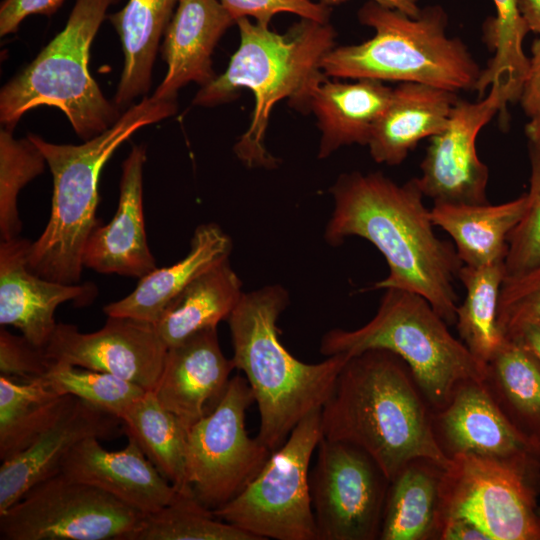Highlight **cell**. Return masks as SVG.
<instances>
[{
    "label": "cell",
    "mask_w": 540,
    "mask_h": 540,
    "mask_svg": "<svg viewBox=\"0 0 540 540\" xmlns=\"http://www.w3.org/2000/svg\"><path fill=\"white\" fill-rule=\"evenodd\" d=\"M505 263L473 267L462 265L458 279L466 296L456 310V326L463 344L486 364L504 337L497 324L499 296L505 279Z\"/></svg>",
    "instance_id": "33"
},
{
    "label": "cell",
    "mask_w": 540,
    "mask_h": 540,
    "mask_svg": "<svg viewBox=\"0 0 540 540\" xmlns=\"http://www.w3.org/2000/svg\"><path fill=\"white\" fill-rule=\"evenodd\" d=\"M443 467L415 459L389 482L381 540L437 539L439 489Z\"/></svg>",
    "instance_id": "29"
},
{
    "label": "cell",
    "mask_w": 540,
    "mask_h": 540,
    "mask_svg": "<svg viewBox=\"0 0 540 540\" xmlns=\"http://www.w3.org/2000/svg\"><path fill=\"white\" fill-rule=\"evenodd\" d=\"M539 493V484L507 464L456 454L441 476L437 533L443 520L463 518L489 540H540Z\"/></svg>",
    "instance_id": "12"
},
{
    "label": "cell",
    "mask_w": 540,
    "mask_h": 540,
    "mask_svg": "<svg viewBox=\"0 0 540 540\" xmlns=\"http://www.w3.org/2000/svg\"><path fill=\"white\" fill-rule=\"evenodd\" d=\"M526 201L525 193L498 205L437 202L430 218L434 226L452 237L463 265L505 263L508 236L520 220Z\"/></svg>",
    "instance_id": "26"
},
{
    "label": "cell",
    "mask_w": 540,
    "mask_h": 540,
    "mask_svg": "<svg viewBox=\"0 0 540 540\" xmlns=\"http://www.w3.org/2000/svg\"><path fill=\"white\" fill-rule=\"evenodd\" d=\"M496 15L486 21L484 31L494 56L482 70L475 90L480 95L491 86L501 91L505 102L519 100L527 75L529 58L523 40L530 31L520 13L517 0H493Z\"/></svg>",
    "instance_id": "34"
},
{
    "label": "cell",
    "mask_w": 540,
    "mask_h": 540,
    "mask_svg": "<svg viewBox=\"0 0 540 540\" xmlns=\"http://www.w3.org/2000/svg\"><path fill=\"white\" fill-rule=\"evenodd\" d=\"M458 98L456 93L426 84L404 82L392 90L368 143L374 161L401 164L425 139L447 125Z\"/></svg>",
    "instance_id": "23"
},
{
    "label": "cell",
    "mask_w": 540,
    "mask_h": 540,
    "mask_svg": "<svg viewBox=\"0 0 540 540\" xmlns=\"http://www.w3.org/2000/svg\"><path fill=\"white\" fill-rule=\"evenodd\" d=\"M432 425L446 457L464 453L493 459L540 485V446L508 420L483 381L459 383L448 403L432 411Z\"/></svg>",
    "instance_id": "14"
},
{
    "label": "cell",
    "mask_w": 540,
    "mask_h": 540,
    "mask_svg": "<svg viewBox=\"0 0 540 540\" xmlns=\"http://www.w3.org/2000/svg\"><path fill=\"white\" fill-rule=\"evenodd\" d=\"M507 103L496 86L477 102L457 100L446 127L430 138L416 178L424 196L434 203L485 204L489 169L478 157L479 131L503 112Z\"/></svg>",
    "instance_id": "15"
},
{
    "label": "cell",
    "mask_w": 540,
    "mask_h": 540,
    "mask_svg": "<svg viewBox=\"0 0 540 540\" xmlns=\"http://www.w3.org/2000/svg\"><path fill=\"white\" fill-rule=\"evenodd\" d=\"M322 437L320 409L304 417L257 476L214 515L257 540H318L309 465Z\"/></svg>",
    "instance_id": "9"
},
{
    "label": "cell",
    "mask_w": 540,
    "mask_h": 540,
    "mask_svg": "<svg viewBox=\"0 0 540 540\" xmlns=\"http://www.w3.org/2000/svg\"><path fill=\"white\" fill-rule=\"evenodd\" d=\"M529 157L530 186L525 210L508 236L506 276L518 275L540 265V148L529 144Z\"/></svg>",
    "instance_id": "38"
},
{
    "label": "cell",
    "mask_w": 540,
    "mask_h": 540,
    "mask_svg": "<svg viewBox=\"0 0 540 540\" xmlns=\"http://www.w3.org/2000/svg\"><path fill=\"white\" fill-rule=\"evenodd\" d=\"M383 349L408 366L431 410L450 400L457 385L483 381L486 364L473 356L448 330L447 323L419 294L388 288L375 316L355 330L332 329L321 340L320 352L357 355Z\"/></svg>",
    "instance_id": "8"
},
{
    "label": "cell",
    "mask_w": 540,
    "mask_h": 540,
    "mask_svg": "<svg viewBox=\"0 0 540 540\" xmlns=\"http://www.w3.org/2000/svg\"><path fill=\"white\" fill-rule=\"evenodd\" d=\"M179 0H128L107 19L117 32L123 52V68L113 102L121 109L151 87L152 70L160 41Z\"/></svg>",
    "instance_id": "27"
},
{
    "label": "cell",
    "mask_w": 540,
    "mask_h": 540,
    "mask_svg": "<svg viewBox=\"0 0 540 540\" xmlns=\"http://www.w3.org/2000/svg\"><path fill=\"white\" fill-rule=\"evenodd\" d=\"M31 241L21 237L0 243V324L19 329L33 345L43 348L55 327L56 308L65 302L91 303L92 283L64 284L35 274L28 267Z\"/></svg>",
    "instance_id": "18"
},
{
    "label": "cell",
    "mask_w": 540,
    "mask_h": 540,
    "mask_svg": "<svg viewBox=\"0 0 540 540\" xmlns=\"http://www.w3.org/2000/svg\"><path fill=\"white\" fill-rule=\"evenodd\" d=\"M519 101L530 119L540 117V37L532 44L528 71Z\"/></svg>",
    "instance_id": "43"
},
{
    "label": "cell",
    "mask_w": 540,
    "mask_h": 540,
    "mask_svg": "<svg viewBox=\"0 0 540 540\" xmlns=\"http://www.w3.org/2000/svg\"><path fill=\"white\" fill-rule=\"evenodd\" d=\"M51 361L43 348L33 345L23 335L16 336L3 326L0 329V375L25 381L42 378Z\"/></svg>",
    "instance_id": "41"
},
{
    "label": "cell",
    "mask_w": 540,
    "mask_h": 540,
    "mask_svg": "<svg viewBox=\"0 0 540 540\" xmlns=\"http://www.w3.org/2000/svg\"><path fill=\"white\" fill-rule=\"evenodd\" d=\"M121 433L120 418L71 395L58 417L29 446L2 461L0 513L32 486L58 473L66 456L84 439L111 440Z\"/></svg>",
    "instance_id": "17"
},
{
    "label": "cell",
    "mask_w": 540,
    "mask_h": 540,
    "mask_svg": "<svg viewBox=\"0 0 540 540\" xmlns=\"http://www.w3.org/2000/svg\"><path fill=\"white\" fill-rule=\"evenodd\" d=\"M540 320V265L506 276L500 291L497 324L504 338L524 323Z\"/></svg>",
    "instance_id": "39"
},
{
    "label": "cell",
    "mask_w": 540,
    "mask_h": 540,
    "mask_svg": "<svg viewBox=\"0 0 540 540\" xmlns=\"http://www.w3.org/2000/svg\"><path fill=\"white\" fill-rule=\"evenodd\" d=\"M348 0H321L320 2L331 8V6L343 4ZM379 5L398 10L410 17H417L420 14L418 0H369Z\"/></svg>",
    "instance_id": "46"
},
{
    "label": "cell",
    "mask_w": 540,
    "mask_h": 540,
    "mask_svg": "<svg viewBox=\"0 0 540 540\" xmlns=\"http://www.w3.org/2000/svg\"><path fill=\"white\" fill-rule=\"evenodd\" d=\"M324 438L364 450L391 481L415 459L445 468L432 411L406 363L396 354L370 349L351 356L321 409Z\"/></svg>",
    "instance_id": "2"
},
{
    "label": "cell",
    "mask_w": 540,
    "mask_h": 540,
    "mask_svg": "<svg viewBox=\"0 0 540 540\" xmlns=\"http://www.w3.org/2000/svg\"><path fill=\"white\" fill-rule=\"evenodd\" d=\"M230 237L215 223L199 225L190 250L180 261L156 268L139 279L126 297L104 306L107 316L129 317L155 324L168 304L195 278L229 258Z\"/></svg>",
    "instance_id": "25"
},
{
    "label": "cell",
    "mask_w": 540,
    "mask_h": 540,
    "mask_svg": "<svg viewBox=\"0 0 540 540\" xmlns=\"http://www.w3.org/2000/svg\"><path fill=\"white\" fill-rule=\"evenodd\" d=\"M517 4L529 30L540 34V0H517Z\"/></svg>",
    "instance_id": "47"
},
{
    "label": "cell",
    "mask_w": 540,
    "mask_h": 540,
    "mask_svg": "<svg viewBox=\"0 0 540 540\" xmlns=\"http://www.w3.org/2000/svg\"><path fill=\"white\" fill-rule=\"evenodd\" d=\"M60 395H72L120 418L147 390L110 373L51 362L42 377Z\"/></svg>",
    "instance_id": "37"
},
{
    "label": "cell",
    "mask_w": 540,
    "mask_h": 540,
    "mask_svg": "<svg viewBox=\"0 0 540 540\" xmlns=\"http://www.w3.org/2000/svg\"><path fill=\"white\" fill-rule=\"evenodd\" d=\"M232 19L253 18L254 22L269 27L272 18L280 13H291L302 19L328 23L331 8L312 0H219Z\"/></svg>",
    "instance_id": "40"
},
{
    "label": "cell",
    "mask_w": 540,
    "mask_h": 540,
    "mask_svg": "<svg viewBox=\"0 0 540 540\" xmlns=\"http://www.w3.org/2000/svg\"><path fill=\"white\" fill-rule=\"evenodd\" d=\"M236 24L240 43L226 70L200 87L192 102L212 107L232 101L243 88L250 90L251 121L234 152L247 167H275L277 159L264 143L273 107L288 99L292 108L307 111L312 89L329 78L321 61L335 47L336 32L329 22L302 18L282 34L249 18Z\"/></svg>",
    "instance_id": "3"
},
{
    "label": "cell",
    "mask_w": 540,
    "mask_h": 540,
    "mask_svg": "<svg viewBox=\"0 0 540 540\" xmlns=\"http://www.w3.org/2000/svg\"><path fill=\"white\" fill-rule=\"evenodd\" d=\"M529 144L540 148V117L530 119L525 127Z\"/></svg>",
    "instance_id": "48"
},
{
    "label": "cell",
    "mask_w": 540,
    "mask_h": 540,
    "mask_svg": "<svg viewBox=\"0 0 540 540\" xmlns=\"http://www.w3.org/2000/svg\"><path fill=\"white\" fill-rule=\"evenodd\" d=\"M65 0H2L0 4V36L18 31L31 15L51 16Z\"/></svg>",
    "instance_id": "42"
},
{
    "label": "cell",
    "mask_w": 540,
    "mask_h": 540,
    "mask_svg": "<svg viewBox=\"0 0 540 540\" xmlns=\"http://www.w3.org/2000/svg\"><path fill=\"white\" fill-rule=\"evenodd\" d=\"M440 540H489V537L474 523L463 518L443 520L438 528Z\"/></svg>",
    "instance_id": "44"
},
{
    "label": "cell",
    "mask_w": 540,
    "mask_h": 540,
    "mask_svg": "<svg viewBox=\"0 0 540 540\" xmlns=\"http://www.w3.org/2000/svg\"><path fill=\"white\" fill-rule=\"evenodd\" d=\"M119 0H76L64 28L35 59L0 91V122L13 130L22 116L37 107L61 110L75 133L89 140L121 116L89 71L92 42Z\"/></svg>",
    "instance_id": "7"
},
{
    "label": "cell",
    "mask_w": 540,
    "mask_h": 540,
    "mask_svg": "<svg viewBox=\"0 0 540 540\" xmlns=\"http://www.w3.org/2000/svg\"><path fill=\"white\" fill-rule=\"evenodd\" d=\"M508 420L540 446V363L516 339L504 338L483 380Z\"/></svg>",
    "instance_id": "30"
},
{
    "label": "cell",
    "mask_w": 540,
    "mask_h": 540,
    "mask_svg": "<svg viewBox=\"0 0 540 540\" xmlns=\"http://www.w3.org/2000/svg\"><path fill=\"white\" fill-rule=\"evenodd\" d=\"M176 111V101L144 96L110 128L82 144H56L36 134L27 135L42 151L53 178L48 223L28 252L31 271L64 284L80 281L83 250L99 224L96 209L104 165L139 129L169 118Z\"/></svg>",
    "instance_id": "5"
},
{
    "label": "cell",
    "mask_w": 540,
    "mask_h": 540,
    "mask_svg": "<svg viewBox=\"0 0 540 540\" xmlns=\"http://www.w3.org/2000/svg\"><path fill=\"white\" fill-rule=\"evenodd\" d=\"M144 514L62 471L0 513L1 540H126Z\"/></svg>",
    "instance_id": "11"
},
{
    "label": "cell",
    "mask_w": 540,
    "mask_h": 540,
    "mask_svg": "<svg viewBox=\"0 0 540 540\" xmlns=\"http://www.w3.org/2000/svg\"><path fill=\"white\" fill-rule=\"evenodd\" d=\"M253 402L246 378L234 376L217 406L187 430V486L212 511L236 497L272 453L246 430V410Z\"/></svg>",
    "instance_id": "10"
},
{
    "label": "cell",
    "mask_w": 540,
    "mask_h": 540,
    "mask_svg": "<svg viewBox=\"0 0 540 540\" xmlns=\"http://www.w3.org/2000/svg\"><path fill=\"white\" fill-rule=\"evenodd\" d=\"M309 476L318 540L379 539L389 480L350 443L322 437Z\"/></svg>",
    "instance_id": "13"
},
{
    "label": "cell",
    "mask_w": 540,
    "mask_h": 540,
    "mask_svg": "<svg viewBox=\"0 0 540 540\" xmlns=\"http://www.w3.org/2000/svg\"><path fill=\"white\" fill-rule=\"evenodd\" d=\"M108 451L98 438L78 443L64 459L61 470L67 476L90 484L131 508L149 514L167 505L176 493L173 485L145 456L136 440Z\"/></svg>",
    "instance_id": "21"
},
{
    "label": "cell",
    "mask_w": 540,
    "mask_h": 540,
    "mask_svg": "<svg viewBox=\"0 0 540 540\" xmlns=\"http://www.w3.org/2000/svg\"><path fill=\"white\" fill-rule=\"evenodd\" d=\"M288 295L278 285L243 293L226 320L235 369L244 372L259 411L257 438L277 450L308 414L322 409L337 376L351 357L335 354L308 364L295 358L279 340L277 321Z\"/></svg>",
    "instance_id": "4"
},
{
    "label": "cell",
    "mask_w": 540,
    "mask_h": 540,
    "mask_svg": "<svg viewBox=\"0 0 540 540\" xmlns=\"http://www.w3.org/2000/svg\"><path fill=\"white\" fill-rule=\"evenodd\" d=\"M120 419L124 434L136 440L145 456L173 487L179 492H191L185 470L187 430L160 404L154 392L146 391Z\"/></svg>",
    "instance_id": "32"
},
{
    "label": "cell",
    "mask_w": 540,
    "mask_h": 540,
    "mask_svg": "<svg viewBox=\"0 0 540 540\" xmlns=\"http://www.w3.org/2000/svg\"><path fill=\"white\" fill-rule=\"evenodd\" d=\"M358 20L374 30L373 37L330 50L321 61L327 77L420 83L454 93L475 89L482 70L466 45L447 35L441 6L410 17L368 1Z\"/></svg>",
    "instance_id": "6"
},
{
    "label": "cell",
    "mask_w": 540,
    "mask_h": 540,
    "mask_svg": "<svg viewBox=\"0 0 540 540\" xmlns=\"http://www.w3.org/2000/svg\"><path fill=\"white\" fill-rule=\"evenodd\" d=\"M146 148L134 145L122 163L117 210L88 237L83 266L102 274L142 278L157 268L147 242L143 212V167Z\"/></svg>",
    "instance_id": "20"
},
{
    "label": "cell",
    "mask_w": 540,
    "mask_h": 540,
    "mask_svg": "<svg viewBox=\"0 0 540 540\" xmlns=\"http://www.w3.org/2000/svg\"><path fill=\"white\" fill-rule=\"evenodd\" d=\"M71 395H60L39 378L0 375V460L29 446L62 412Z\"/></svg>",
    "instance_id": "31"
},
{
    "label": "cell",
    "mask_w": 540,
    "mask_h": 540,
    "mask_svg": "<svg viewBox=\"0 0 540 540\" xmlns=\"http://www.w3.org/2000/svg\"><path fill=\"white\" fill-rule=\"evenodd\" d=\"M330 190L334 207L325 240L334 246L349 236L368 240L389 268L373 289L419 294L447 324H455L453 282L463 263L455 248L434 233L416 178L399 185L380 172H352L340 175Z\"/></svg>",
    "instance_id": "1"
},
{
    "label": "cell",
    "mask_w": 540,
    "mask_h": 540,
    "mask_svg": "<svg viewBox=\"0 0 540 540\" xmlns=\"http://www.w3.org/2000/svg\"><path fill=\"white\" fill-rule=\"evenodd\" d=\"M47 161L39 147L27 136L17 139L13 130H0V235L1 240L18 237L22 222L17 208L20 191L41 175Z\"/></svg>",
    "instance_id": "36"
},
{
    "label": "cell",
    "mask_w": 540,
    "mask_h": 540,
    "mask_svg": "<svg viewBox=\"0 0 540 540\" xmlns=\"http://www.w3.org/2000/svg\"><path fill=\"white\" fill-rule=\"evenodd\" d=\"M509 339L518 340L540 363V320L524 323Z\"/></svg>",
    "instance_id": "45"
},
{
    "label": "cell",
    "mask_w": 540,
    "mask_h": 540,
    "mask_svg": "<svg viewBox=\"0 0 540 540\" xmlns=\"http://www.w3.org/2000/svg\"><path fill=\"white\" fill-rule=\"evenodd\" d=\"M392 90L374 79L345 83L326 78L317 84L310 93L307 111L314 114L321 132L318 158H327L346 145H368Z\"/></svg>",
    "instance_id": "24"
},
{
    "label": "cell",
    "mask_w": 540,
    "mask_h": 540,
    "mask_svg": "<svg viewBox=\"0 0 540 540\" xmlns=\"http://www.w3.org/2000/svg\"><path fill=\"white\" fill-rule=\"evenodd\" d=\"M126 540H257L216 517L191 492L176 493L161 509L144 514Z\"/></svg>",
    "instance_id": "35"
},
{
    "label": "cell",
    "mask_w": 540,
    "mask_h": 540,
    "mask_svg": "<svg viewBox=\"0 0 540 540\" xmlns=\"http://www.w3.org/2000/svg\"><path fill=\"white\" fill-rule=\"evenodd\" d=\"M233 24L219 0H179L159 48L167 72L152 96L176 101L184 86L211 83L217 76L212 61L215 47Z\"/></svg>",
    "instance_id": "22"
},
{
    "label": "cell",
    "mask_w": 540,
    "mask_h": 540,
    "mask_svg": "<svg viewBox=\"0 0 540 540\" xmlns=\"http://www.w3.org/2000/svg\"><path fill=\"white\" fill-rule=\"evenodd\" d=\"M537 511H538L539 516H540V506H538Z\"/></svg>",
    "instance_id": "49"
},
{
    "label": "cell",
    "mask_w": 540,
    "mask_h": 540,
    "mask_svg": "<svg viewBox=\"0 0 540 540\" xmlns=\"http://www.w3.org/2000/svg\"><path fill=\"white\" fill-rule=\"evenodd\" d=\"M233 369L232 359L221 350L217 328L205 329L168 348L153 392L188 430L217 406Z\"/></svg>",
    "instance_id": "19"
},
{
    "label": "cell",
    "mask_w": 540,
    "mask_h": 540,
    "mask_svg": "<svg viewBox=\"0 0 540 540\" xmlns=\"http://www.w3.org/2000/svg\"><path fill=\"white\" fill-rule=\"evenodd\" d=\"M229 258L195 278L165 308L155 328L166 346L227 320L243 294Z\"/></svg>",
    "instance_id": "28"
},
{
    "label": "cell",
    "mask_w": 540,
    "mask_h": 540,
    "mask_svg": "<svg viewBox=\"0 0 540 540\" xmlns=\"http://www.w3.org/2000/svg\"><path fill=\"white\" fill-rule=\"evenodd\" d=\"M91 333L57 323L43 351L51 362L113 374L153 391L161 375L168 347L155 325L129 317L107 316Z\"/></svg>",
    "instance_id": "16"
}]
</instances>
